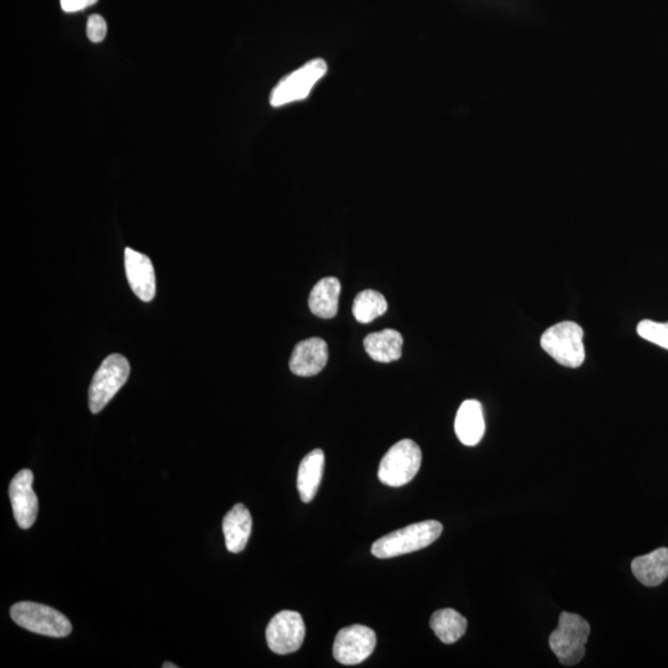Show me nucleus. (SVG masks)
Here are the masks:
<instances>
[{"mask_svg":"<svg viewBox=\"0 0 668 668\" xmlns=\"http://www.w3.org/2000/svg\"><path fill=\"white\" fill-rule=\"evenodd\" d=\"M443 526L435 520L411 524L391 534L380 537L372 546V553L377 558L388 560L406 553L426 549L442 535Z\"/></svg>","mask_w":668,"mask_h":668,"instance_id":"nucleus-1","label":"nucleus"},{"mask_svg":"<svg viewBox=\"0 0 668 668\" xmlns=\"http://www.w3.org/2000/svg\"><path fill=\"white\" fill-rule=\"evenodd\" d=\"M583 338V328L577 323L560 322L542 334L541 347L563 367L579 368L586 360Z\"/></svg>","mask_w":668,"mask_h":668,"instance_id":"nucleus-2","label":"nucleus"},{"mask_svg":"<svg viewBox=\"0 0 668 668\" xmlns=\"http://www.w3.org/2000/svg\"><path fill=\"white\" fill-rule=\"evenodd\" d=\"M591 634L588 621L578 614L563 612L558 626L550 636V647L561 664L577 665L586 654V644Z\"/></svg>","mask_w":668,"mask_h":668,"instance_id":"nucleus-3","label":"nucleus"},{"mask_svg":"<svg viewBox=\"0 0 668 668\" xmlns=\"http://www.w3.org/2000/svg\"><path fill=\"white\" fill-rule=\"evenodd\" d=\"M15 624L31 631V633L50 636V638H66L72 631L70 620L59 610L48 605L34 602H20L10 609Z\"/></svg>","mask_w":668,"mask_h":668,"instance_id":"nucleus-4","label":"nucleus"},{"mask_svg":"<svg viewBox=\"0 0 668 668\" xmlns=\"http://www.w3.org/2000/svg\"><path fill=\"white\" fill-rule=\"evenodd\" d=\"M130 374L128 359L122 354H111L103 360L88 391V403L93 414H99L118 391L127 383Z\"/></svg>","mask_w":668,"mask_h":668,"instance_id":"nucleus-5","label":"nucleus"},{"mask_svg":"<svg viewBox=\"0 0 668 668\" xmlns=\"http://www.w3.org/2000/svg\"><path fill=\"white\" fill-rule=\"evenodd\" d=\"M421 463L422 452L416 442L403 440L395 443L380 462L379 480L389 487H403L416 477Z\"/></svg>","mask_w":668,"mask_h":668,"instance_id":"nucleus-6","label":"nucleus"},{"mask_svg":"<svg viewBox=\"0 0 668 668\" xmlns=\"http://www.w3.org/2000/svg\"><path fill=\"white\" fill-rule=\"evenodd\" d=\"M327 73L325 60L315 59L305 66L290 73L278 83L271 92L270 104L273 107H283L292 102H299L309 97L313 86Z\"/></svg>","mask_w":668,"mask_h":668,"instance_id":"nucleus-7","label":"nucleus"},{"mask_svg":"<svg viewBox=\"0 0 668 668\" xmlns=\"http://www.w3.org/2000/svg\"><path fill=\"white\" fill-rule=\"evenodd\" d=\"M306 626L301 614L284 610L270 620L266 628V643L278 655H289L304 644Z\"/></svg>","mask_w":668,"mask_h":668,"instance_id":"nucleus-8","label":"nucleus"},{"mask_svg":"<svg viewBox=\"0 0 668 668\" xmlns=\"http://www.w3.org/2000/svg\"><path fill=\"white\" fill-rule=\"evenodd\" d=\"M377 646L374 630L364 625H351L342 629L333 644V655L339 664L353 666L367 660Z\"/></svg>","mask_w":668,"mask_h":668,"instance_id":"nucleus-9","label":"nucleus"},{"mask_svg":"<svg viewBox=\"0 0 668 668\" xmlns=\"http://www.w3.org/2000/svg\"><path fill=\"white\" fill-rule=\"evenodd\" d=\"M34 474L30 469H23L9 485V498L13 514L19 527L30 529L35 524L39 513L38 497L33 489Z\"/></svg>","mask_w":668,"mask_h":668,"instance_id":"nucleus-10","label":"nucleus"},{"mask_svg":"<svg viewBox=\"0 0 668 668\" xmlns=\"http://www.w3.org/2000/svg\"><path fill=\"white\" fill-rule=\"evenodd\" d=\"M125 273L130 289L144 302L154 300L156 279L154 265L145 254L130 248L125 249Z\"/></svg>","mask_w":668,"mask_h":668,"instance_id":"nucleus-11","label":"nucleus"},{"mask_svg":"<svg viewBox=\"0 0 668 668\" xmlns=\"http://www.w3.org/2000/svg\"><path fill=\"white\" fill-rule=\"evenodd\" d=\"M327 362V343L313 337L297 344L290 358V369L297 377H315L325 369Z\"/></svg>","mask_w":668,"mask_h":668,"instance_id":"nucleus-12","label":"nucleus"},{"mask_svg":"<svg viewBox=\"0 0 668 668\" xmlns=\"http://www.w3.org/2000/svg\"><path fill=\"white\" fill-rule=\"evenodd\" d=\"M454 430L458 440L466 446H477L484 436L485 421L482 404L477 400H466L459 407Z\"/></svg>","mask_w":668,"mask_h":668,"instance_id":"nucleus-13","label":"nucleus"},{"mask_svg":"<svg viewBox=\"0 0 668 668\" xmlns=\"http://www.w3.org/2000/svg\"><path fill=\"white\" fill-rule=\"evenodd\" d=\"M253 520L243 504L234 505L223 519V534L229 552L239 553L247 547L252 535Z\"/></svg>","mask_w":668,"mask_h":668,"instance_id":"nucleus-14","label":"nucleus"},{"mask_svg":"<svg viewBox=\"0 0 668 668\" xmlns=\"http://www.w3.org/2000/svg\"><path fill=\"white\" fill-rule=\"evenodd\" d=\"M404 338L395 330H383L370 333L364 339L365 351L369 357L379 363L395 362L403 356Z\"/></svg>","mask_w":668,"mask_h":668,"instance_id":"nucleus-15","label":"nucleus"},{"mask_svg":"<svg viewBox=\"0 0 668 668\" xmlns=\"http://www.w3.org/2000/svg\"><path fill=\"white\" fill-rule=\"evenodd\" d=\"M631 570L646 587H657L668 577V549L661 547L649 555L636 557Z\"/></svg>","mask_w":668,"mask_h":668,"instance_id":"nucleus-16","label":"nucleus"},{"mask_svg":"<svg viewBox=\"0 0 668 668\" xmlns=\"http://www.w3.org/2000/svg\"><path fill=\"white\" fill-rule=\"evenodd\" d=\"M323 469H325V453L322 450L312 451L302 459L297 474V489L304 503H310L315 499L320 488Z\"/></svg>","mask_w":668,"mask_h":668,"instance_id":"nucleus-17","label":"nucleus"},{"mask_svg":"<svg viewBox=\"0 0 668 668\" xmlns=\"http://www.w3.org/2000/svg\"><path fill=\"white\" fill-rule=\"evenodd\" d=\"M341 283L337 278H325L313 287L309 307L313 315L330 320L337 315Z\"/></svg>","mask_w":668,"mask_h":668,"instance_id":"nucleus-18","label":"nucleus"},{"mask_svg":"<svg viewBox=\"0 0 668 668\" xmlns=\"http://www.w3.org/2000/svg\"><path fill=\"white\" fill-rule=\"evenodd\" d=\"M431 629L435 631L443 644H454L466 634L467 619L454 609H441L433 613L430 621Z\"/></svg>","mask_w":668,"mask_h":668,"instance_id":"nucleus-19","label":"nucleus"},{"mask_svg":"<svg viewBox=\"0 0 668 668\" xmlns=\"http://www.w3.org/2000/svg\"><path fill=\"white\" fill-rule=\"evenodd\" d=\"M388 310V302L378 291L365 290L353 302V315L359 323H370Z\"/></svg>","mask_w":668,"mask_h":668,"instance_id":"nucleus-20","label":"nucleus"},{"mask_svg":"<svg viewBox=\"0 0 668 668\" xmlns=\"http://www.w3.org/2000/svg\"><path fill=\"white\" fill-rule=\"evenodd\" d=\"M641 338L668 351V322L661 323L651 320L641 321L636 328Z\"/></svg>","mask_w":668,"mask_h":668,"instance_id":"nucleus-21","label":"nucleus"},{"mask_svg":"<svg viewBox=\"0 0 668 668\" xmlns=\"http://www.w3.org/2000/svg\"><path fill=\"white\" fill-rule=\"evenodd\" d=\"M87 36L92 43L99 44L102 43L107 36V23L101 15L95 14L88 19L87 23Z\"/></svg>","mask_w":668,"mask_h":668,"instance_id":"nucleus-22","label":"nucleus"},{"mask_svg":"<svg viewBox=\"0 0 668 668\" xmlns=\"http://www.w3.org/2000/svg\"><path fill=\"white\" fill-rule=\"evenodd\" d=\"M98 0H61V8L66 13L80 12V10L92 7Z\"/></svg>","mask_w":668,"mask_h":668,"instance_id":"nucleus-23","label":"nucleus"},{"mask_svg":"<svg viewBox=\"0 0 668 668\" xmlns=\"http://www.w3.org/2000/svg\"><path fill=\"white\" fill-rule=\"evenodd\" d=\"M164 668H177L176 665L171 664V662H166V664L163 665Z\"/></svg>","mask_w":668,"mask_h":668,"instance_id":"nucleus-24","label":"nucleus"}]
</instances>
